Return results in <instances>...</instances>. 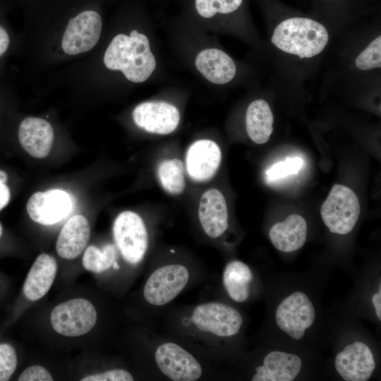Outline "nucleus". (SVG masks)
Here are the masks:
<instances>
[{
    "instance_id": "0eeeda50",
    "label": "nucleus",
    "mask_w": 381,
    "mask_h": 381,
    "mask_svg": "<svg viewBox=\"0 0 381 381\" xmlns=\"http://www.w3.org/2000/svg\"><path fill=\"white\" fill-rule=\"evenodd\" d=\"M278 327L291 337L301 339L314 322L315 310L308 296L296 291L284 299L276 310Z\"/></svg>"
},
{
    "instance_id": "9b49d317",
    "label": "nucleus",
    "mask_w": 381,
    "mask_h": 381,
    "mask_svg": "<svg viewBox=\"0 0 381 381\" xmlns=\"http://www.w3.org/2000/svg\"><path fill=\"white\" fill-rule=\"evenodd\" d=\"M155 360L162 373L174 381H194L202 375L201 366L193 356L174 343L160 345Z\"/></svg>"
},
{
    "instance_id": "f3484780",
    "label": "nucleus",
    "mask_w": 381,
    "mask_h": 381,
    "mask_svg": "<svg viewBox=\"0 0 381 381\" xmlns=\"http://www.w3.org/2000/svg\"><path fill=\"white\" fill-rule=\"evenodd\" d=\"M298 356L283 351H273L264 358L263 365L256 368L253 381H291L301 368Z\"/></svg>"
},
{
    "instance_id": "aec40b11",
    "label": "nucleus",
    "mask_w": 381,
    "mask_h": 381,
    "mask_svg": "<svg viewBox=\"0 0 381 381\" xmlns=\"http://www.w3.org/2000/svg\"><path fill=\"white\" fill-rule=\"evenodd\" d=\"M273 246L280 251L290 253L301 248L307 236L305 219L297 214L289 215L284 221L272 226L269 232Z\"/></svg>"
},
{
    "instance_id": "a211bd4d",
    "label": "nucleus",
    "mask_w": 381,
    "mask_h": 381,
    "mask_svg": "<svg viewBox=\"0 0 381 381\" xmlns=\"http://www.w3.org/2000/svg\"><path fill=\"white\" fill-rule=\"evenodd\" d=\"M90 236V226L85 217H71L61 229L56 244L58 255L65 259H74L83 251Z\"/></svg>"
},
{
    "instance_id": "c756f323",
    "label": "nucleus",
    "mask_w": 381,
    "mask_h": 381,
    "mask_svg": "<svg viewBox=\"0 0 381 381\" xmlns=\"http://www.w3.org/2000/svg\"><path fill=\"white\" fill-rule=\"evenodd\" d=\"M82 381H132L130 373L122 369H114L102 373L90 375L81 379Z\"/></svg>"
},
{
    "instance_id": "b1692460",
    "label": "nucleus",
    "mask_w": 381,
    "mask_h": 381,
    "mask_svg": "<svg viewBox=\"0 0 381 381\" xmlns=\"http://www.w3.org/2000/svg\"><path fill=\"white\" fill-rule=\"evenodd\" d=\"M157 176L162 187L169 193L179 195L185 188L184 168L178 159H165L160 162Z\"/></svg>"
},
{
    "instance_id": "2eb2a0df",
    "label": "nucleus",
    "mask_w": 381,
    "mask_h": 381,
    "mask_svg": "<svg viewBox=\"0 0 381 381\" xmlns=\"http://www.w3.org/2000/svg\"><path fill=\"white\" fill-rule=\"evenodd\" d=\"M18 140L22 147L32 157L42 159L50 152L54 131L45 119L27 117L22 121L18 129Z\"/></svg>"
},
{
    "instance_id": "20e7f679",
    "label": "nucleus",
    "mask_w": 381,
    "mask_h": 381,
    "mask_svg": "<svg viewBox=\"0 0 381 381\" xmlns=\"http://www.w3.org/2000/svg\"><path fill=\"white\" fill-rule=\"evenodd\" d=\"M97 310L87 299L78 298L63 302L54 308L50 322L59 334L75 337L89 332L95 325Z\"/></svg>"
},
{
    "instance_id": "c9c22d12",
    "label": "nucleus",
    "mask_w": 381,
    "mask_h": 381,
    "mask_svg": "<svg viewBox=\"0 0 381 381\" xmlns=\"http://www.w3.org/2000/svg\"><path fill=\"white\" fill-rule=\"evenodd\" d=\"M1 235H2V226H1V225L0 224V238H1Z\"/></svg>"
},
{
    "instance_id": "4468645a",
    "label": "nucleus",
    "mask_w": 381,
    "mask_h": 381,
    "mask_svg": "<svg viewBox=\"0 0 381 381\" xmlns=\"http://www.w3.org/2000/svg\"><path fill=\"white\" fill-rule=\"evenodd\" d=\"M222 160L219 145L211 140L202 139L192 143L186 154V169L192 180L204 182L212 179Z\"/></svg>"
},
{
    "instance_id": "9d476101",
    "label": "nucleus",
    "mask_w": 381,
    "mask_h": 381,
    "mask_svg": "<svg viewBox=\"0 0 381 381\" xmlns=\"http://www.w3.org/2000/svg\"><path fill=\"white\" fill-rule=\"evenodd\" d=\"M72 209L71 195L61 189L36 192L30 196L26 205L31 219L47 226L62 221Z\"/></svg>"
},
{
    "instance_id": "393cba45",
    "label": "nucleus",
    "mask_w": 381,
    "mask_h": 381,
    "mask_svg": "<svg viewBox=\"0 0 381 381\" xmlns=\"http://www.w3.org/2000/svg\"><path fill=\"white\" fill-rule=\"evenodd\" d=\"M116 258V249L111 244H107L102 249L90 246L84 252L83 265L86 270L99 273L109 269L115 262Z\"/></svg>"
},
{
    "instance_id": "4be33fe9",
    "label": "nucleus",
    "mask_w": 381,
    "mask_h": 381,
    "mask_svg": "<svg viewBox=\"0 0 381 381\" xmlns=\"http://www.w3.org/2000/svg\"><path fill=\"white\" fill-rule=\"evenodd\" d=\"M274 121L269 104L264 99H256L248 106L246 116V131L256 144L267 143L273 131Z\"/></svg>"
},
{
    "instance_id": "f8f14e48",
    "label": "nucleus",
    "mask_w": 381,
    "mask_h": 381,
    "mask_svg": "<svg viewBox=\"0 0 381 381\" xmlns=\"http://www.w3.org/2000/svg\"><path fill=\"white\" fill-rule=\"evenodd\" d=\"M134 123L141 129L152 133L166 135L177 128L180 121L178 109L163 101L145 102L133 111Z\"/></svg>"
},
{
    "instance_id": "473e14b6",
    "label": "nucleus",
    "mask_w": 381,
    "mask_h": 381,
    "mask_svg": "<svg viewBox=\"0 0 381 381\" xmlns=\"http://www.w3.org/2000/svg\"><path fill=\"white\" fill-rule=\"evenodd\" d=\"M9 45V37L6 30L0 26V56L7 50Z\"/></svg>"
},
{
    "instance_id": "423d86ee",
    "label": "nucleus",
    "mask_w": 381,
    "mask_h": 381,
    "mask_svg": "<svg viewBox=\"0 0 381 381\" xmlns=\"http://www.w3.org/2000/svg\"><path fill=\"white\" fill-rule=\"evenodd\" d=\"M115 242L123 258L137 264L143 258L147 248V232L142 218L132 211L121 212L113 225Z\"/></svg>"
},
{
    "instance_id": "2f4dec72",
    "label": "nucleus",
    "mask_w": 381,
    "mask_h": 381,
    "mask_svg": "<svg viewBox=\"0 0 381 381\" xmlns=\"http://www.w3.org/2000/svg\"><path fill=\"white\" fill-rule=\"evenodd\" d=\"M11 193L6 183H0V210L4 208L10 200Z\"/></svg>"
},
{
    "instance_id": "72a5a7b5",
    "label": "nucleus",
    "mask_w": 381,
    "mask_h": 381,
    "mask_svg": "<svg viewBox=\"0 0 381 381\" xmlns=\"http://www.w3.org/2000/svg\"><path fill=\"white\" fill-rule=\"evenodd\" d=\"M372 302L374 306L377 317L381 320V289L372 297Z\"/></svg>"
},
{
    "instance_id": "f03ea898",
    "label": "nucleus",
    "mask_w": 381,
    "mask_h": 381,
    "mask_svg": "<svg viewBox=\"0 0 381 381\" xmlns=\"http://www.w3.org/2000/svg\"><path fill=\"white\" fill-rule=\"evenodd\" d=\"M328 40L327 30L322 23L310 18L292 16L276 26L271 41L280 50L303 59L322 52Z\"/></svg>"
},
{
    "instance_id": "7ed1b4c3",
    "label": "nucleus",
    "mask_w": 381,
    "mask_h": 381,
    "mask_svg": "<svg viewBox=\"0 0 381 381\" xmlns=\"http://www.w3.org/2000/svg\"><path fill=\"white\" fill-rule=\"evenodd\" d=\"M361 212L358 198L349 187L335 184L321 207V217L332 233L347 234Z\"/></svg>"
},
{
    "instance_id": "f704fd0d",
    "label": "nucleus",
    "mask_w": 381,
    "mask_h": 381,
    "mask_svg": "<svg viewBox=\"0 0 381 381\" xmlns=\"http://www.w3.org/2000/svg\"><path fill=\"white\" fill-rule=\"evenodd\" d=\"M8 179L7 174L5 171L0 170V183H6Z\"/></svg>"
},
{
    "instance_id": "6e6552de",
    "label": "nucleus",
    "mask_w": 381,
    "mask_h": 381,
    "mask_svg": "<svg viewBox=\"0 0 381 381\" xmlns=\"http://www.w3.org/2000/svg\"><path fill=\"white\" fill-rule=\"evenodd\" d=\"M188 279L189 272L181 265L161 267L150 275L145 283L144 297L152 305H165L184 289Z\"/></svg>"
},
{
    "instance_id": "cd10ccee",
    "label": "nucleus",
    "mask_w": 381,
    "mask_h": 381,
    "mask_svg": "<svg viewBox=\"0 0 381 381\" xmlns=\"http://www.w3.org/2000/svg\"><path fill=\"white\" fill-rule=\"evenodd\" d=\"M356 66L363 71L381 67V37L379 35L357 56Z\"/></svg>"
},
{
    "instance_id": "1a4fd4ad",
    "label": "nucleus",
    "mask_w": 381,
    "mask_h": 381,
    "mask_svg": "<svg viewBox=\"0 0 381 381\" xmlns=\"http://www.w3.org/2000/svg\"><path fill=\"white\" fill-rule=\"evenodd\" d=\"M191 319L201 331L211 332L219 337L236 334L243 323L242 316L238 310L218 302L207 303L197 306Z\"/></svg>"
},
{
    "instance_id": "5701e85b",
    "label": "nucleus",
    "mask_w": 381,
    "mask_h": 381,
    "mask_svg": "<svg viewBox=\"0 0 381 381\" xmlns=\"http://www.w3.org/2000/svg\"><path fill=\"white\" fill-rule=\"evenodd\" d=\"M249 267L238 260L230 262L223 273V282L229 296L236 302H243L249 296V284L253 279Z\"/></svg>"
},
{
    "instance_id": "c85d7f7f",
    "label": "nucleus",
    "mask_w": 381,
    "mask_h": 381,
    "mask_svg": "<svg viewBox=\"0 0 381 381\" xmlns=\"http://www.w3.org/2000/svg\"><path fill=\"white\" fill-rule=\"evenodd\" d=\"M17 367L15 349L9 344H0V381L10 379Z\"/></svg>"
},
{
    "instance_id": "39448f33",
    "label": "nucleus",
    "mask_w": 381,
    "mask_h": 381,
    "mask_svg": "<svg viewBox=\"0 0 381 381\" xmlns=\"http://www.w3.org/2000/svg\"><path fill=\"white\" fill-rule=\"evenodd\" d=\"M102 28V20L98 11L85 8L68 19L61 46L64 52L76 55L87 52L97 43Z\"/></svg>"
},
{
    "instance_id": "dca6fc26",
    "label": "nucleus",
    "mask_w": 381,
    "mask_h": 381,
    "mask_svg": "<svg viewBox=\"0 0 381 381\" xmlns=\"http://www.w3.org/2000/svg\"><path fill=\"white\" fill-rule=\"evenodd\" d=\"M198 217L208 236L217 238L224 233L228 227V210L225 198L219 190L211 188L202 195Z\"/></svg>"
},
{
    "instance_id": "ddd939ff",
    "label": "nucleus",
    "mask_w": 381,
    "mask_h": 381,
    "mask_svg": "<svg viewBox=\"0 0 381 381\" xmlns=\"http://www.w3.org/2000/svg\"><path fill=\"white\" fill-rule=\"evenodd\" d=\"M334 365L346 381H366L375 370V362L370 348L363 342L356 341L337 355Z\"/></svg>"
},
{
    "instance_id": "f257e3e1",
    "label": "nucleus",
    "mask_w": 381,
    "mask_h": 381,
    "mask_svg": "<svg viewBox=\"0 0 381 381\" xmlns=\"http://www.w3.org/2000/svg\"><path fill=\"white\" fill-rule=\"evenodd\" d=\"M105 66L112 71H121L134 83L145 81L156 67L147 37L136 30L130 35L119 34L108 46L104 56Z\"/></svg>"
},
{
    "instance_id": "bb28decb",
    "label": "nucleus",
    "mask_w": 381,
    "mask_h": 381,
    "mask_svg": "<svg viewBox=\"0 0 381 381\" xmlns=\"http://www.w3.org/2000/svg\"><path fill=\"white\" fill-rule=\"evenodd\" d=\"M303 164L301 157L298 156L287 157L283 162L274 164L266 171V179L269 183L280 180L288 176L299 172Z\"/></svg>"
},
{
    "instance_id": "a878e982",
    "label": "nucleus",
    "mask_w": 381,
    "mask_h": 381,
    "mask_svg": "<svg viewBox=\"0 0 381 381\" xmlns=\"http://www.w3.org/2000/svg\"><path fill=\"white\" fill-rule=\"evenodd\" d=\"M243 0H195L198 13L203 18H210L216 13L229 14L237 11Z\"/></svg>"
},
{
    "instance_id": "412c9836",
    "label": "nucleus",
    "mask_w": 381,
    "mask_h": 381,
    "mask_svg": "<svg viewBox=\"0 0 381 381\" xmlns=\"http://www.w3.org/2000/svg\"><path fill=\"white\" fill-rule=\"evenodd\" d=\"M195 66L210 82L225 84L235 76L236 67L231 58L218 49H206L196 57Z\"/></svg>"
},
{
    "instance_id": "7c9ffc66",
    "label": "nucleus",
    "mask_w": 381,
    "mask_h": 381,
    "mask_svg": "<svg viewBox=\"0 0 381 381\" xmlns=\"http://www.w3.org/2000/svg\"><path fill=\"white\" fill-rule=\"evenodd\" d=\"M20 381H52L50 373L41 365H32L26 368L19 376Z\"/></svg>"
},
{
    "instance_id": "6ab92c4d",
    "label": "nucleus",
    "mask_w": 381,
    "mask_h": 381,
    "mask_svg": "<svg viewBox=\"0 0 381 381\" xmlns=\"http://www.w3.org/2000/svg\"><path fill=\"white\" fill-rule=\"evenodd\" d=\"M57 272L55 259L47 254H40L32 265L25 283L23 293L30 301L42 298L51 288Z\"/></svg>"
}]
</instances>
